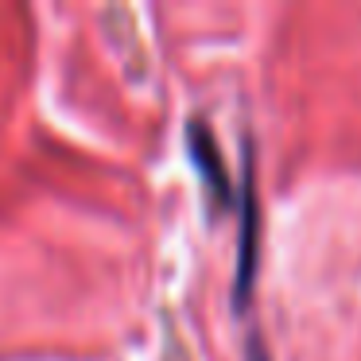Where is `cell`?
Segmentation results:
<instances>
[{"label":"cell","mask_w":361,"mask_h":361,"mask_svg":"<svg viewBox=\"0 0 361 361\" xmlns=\"http://www.w3.org/2000/svg\"><path fill=\"white\" fill-rule=\"evenodd\" d=\"M187 152H190V159H195L202 183L210 187V195L218 198L221 206H233V183H229V171H226V164H221V148H218V140H214L210 125H206L202 117L187 121Z\"/></svg>","instance_id":"obj_2"},{"label":"cell","mask_w":361,"mask_h":361,"mask_svg":"<svg viewBox=\"0 0 361 361\" xmlns=\"http://www.w3.org/2000/svg\"><path fill=\"white\" fill-rule=\"evenodd\" d=\"M257 226H260V210H257L252 156H249L245 159V183H241V249H237V280H233V303L237 307L249 303L252 272H257Z\"/></svg>","instance_id":"obj_1"}]
</instances>
